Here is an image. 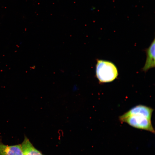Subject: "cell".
Masks as SVG:
<instances>
[{
    "instance_id": "obj_1",
    "label": "cell",
    "mask_w": 155,
    "mask_h": 155,
    "mask_svg": "<svg viewBox=\"0 0 155 155\" xmlns=\"http://www.w3.org/2000/svg\"><path fill=\"white\" fill-rule=\"evenodd\" d=\"M153 111L150 107L138 105L120 116L119 119L121 123H126L133 127L154 133L151 121Z\"/></svg>"
},
{
    "instance_id": "obj_5",
    "label": "cell",
    "mask_w": 155,
    "mask_h": 155,
    "mask_svg": "<svg viewBox=\"0 0 155 155\" xmlns=\"http://www.w3.org/2000/svg\"><path fill=\"white\" fill-rule=\"evenodd\" d=\"M21 145L24 155H43L34 146L26 136H25Z\"/></svg>"
},
{
    "instance_id": "obj_3",
    "label": "cell",
    "mask_w": 155,
    "mask_h": 155,
    "mask_svg": "<svg viewBox=\"0 0 155 155\" xmlns=\"http://www.w3.org/2000/svg\"><path fill=\"white\" fill-rule=\"evenodd\" d=\"M146 55L145 63L142 70L146 72L149 69L155 67V39L149 47L145 50Z\"/></svg>"
},
{
    "instance_id": "obj_6",
    "label": "cell",
    "mask_w": 155,
    "mask_h": 155,
    "mask_svg": "<svg viewBox=\"0 0 155 155\" xmlns=\"http://www.w3.org/2000/svg\"></svg>"
},
{
    "instance_id": "obj_4",
    "label": "cell",
    "mask_w": 155,
    "mask_h": 155,
    "mask_svg": "<svg viewBox=\"0 0 155 155\" xmlns=\"http://www.w3.org/2000/svg\"><path fill=\"white\" fill-rule=\"evenodd\" d=\"M0 155H24L21 144L8 146L0 141Z\"/></svg>"
},
{
    "instance_id": "obj_2",
    "label": "cell",
    "mask_w": 155,
    "mask_h": 155,
    "mask_svg": "<svg viewBox=\"0 0 155 155\" xmlns=\"http://www.w3.org/2000/svg\"><path fill=\"white\" fill-rule=\"evenodd\" d=\"M96 75L100 83L111 82L118 75L117 68L112 62L100 59L97 60Z\"/></svg>"
}]
</instances>
